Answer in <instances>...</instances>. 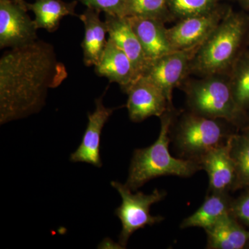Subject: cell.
<instances>
[{
	"label": "cell",
	"instance_id": "cell-21",
	"mask_svg": "<svg viewBox=\"0 0 249 249\" xmlns=\"http://www.w3.org/2000/svg\"><path fill=\"white\" fill-rule=\"evenodd\" d=\"M232 95L241 111L249 108V56L240 59L235 64L229 82Z\"/></svg>",
	"mask_w": 249,
	"mask_h": 249
},
{
	"label": "cell",
	"instance_id": "cell-5",
	"mask_svg": "<svg viewBox=\"0 0 249 249\" xmlns=\"http://www.w3.org/2000/svg\"><path fill=\"white\" fill-rule=\"evenodd\" d=\"M111 185L120 194L122 199L121 206L115 210L114 214L122 224L119 245L124 248L134 232L163 220V217L151 215L150 210L152 205L164 199L166 193L155 189L150 195L144 194L142 192L132 193V191L125 184L113 181Z\"/></svg>",
	"mask_w": 249,
	"mask_h": 249
},
{
	"label": "cell",
	"instance_id": "cell-6",
	"mask_svg": "<svg viewBox=\"0 0 249 249\" xmlns=\"http://www.w3.org/2000/svg\"><path fill=\"white\" fill-rule=\"evenodd\" d=\"M229 137L227 138L225 129L218 119L193 113L185 116L180 122L175 142L183 155L198 161L206 152L227 142Z\"/></svg>",
	"mask_w": 249,
	"mask_h": 249
},
{
	"label": "cell",
	"instance_id": "cell-13",
	"mask_svg": "<svg viewBox=\"0 0 249 249\" xmlns=\"http://www.w3.org/2000/svg\"><path fill=\"white\" fill-rule=\"evenodd\" d=\"M105 22L109 37L125 53L139 76H142L151 62L145 55L142 44L127 17L106 14Z\"/></svg>",
	"mask_w": 249,
	"mask_h": 249
},
{
	"label": "cell",
	"instance_id": "cell-25",
	"mask_svg": "<svg viewBox=\"0 0 249 249\" xmlns=\"http://www.w3.org/2000/svg\"><path fill=\"white\" fill-rule=\"evenodd\" d=\"M231 213L249 226V192L231 203Z\"/></svg>",
	"mask_w": 249,
	"mask_h": 249
},
{
	"label": "cell",
	"instance_id": "cell-19",
	"mask_svg": "<svg viewBox=\"0 0 249 249\" xmlns=\"http://www.w3.org/2000/svg\"><path fill=\"white\" fill-rule=\"evenodd\" d=\"M231 206V203L228 199L227 193L213 192L196 212L183 221L181 228L200 227L207 230L223 216L230 213Z\"/></svg>",
	"mask_w": 249,
	"mask_h": 249
},
{
	"label": "cell",
	"instance_id": "cell-23",
	"mask_svg": "<svg viewBox=\"0 0 249 249\" xmlns=\"http://www.w3.org/2000/svg\"><path fill=\"white\" fill-rule=\"evenodd\" d=\"M221 0H168L170 14L183 18L212 12L219 8Z\"/></svg>",
	"mask_w": 249,
	"mask_h": 249
},
{
	"label": "cell",
	"instance_id": "cell-14",
	"mask_svg": "<svg viewBox=\"0 0 249 249\" xmlns=\"http://www.w3.org/2000/svg\"><path fill=\"white\" fill-rule=\"evenodd\" d=\"M127 18L150 62L175 52L163 21L136 16Z\"/></svg>",
	"mask_w": 249,
	"mask_h": 249
},
{
	"label": "cell",
	"instance_id": "cell-18",
	"mask_svg": "<svg viewBox=\"0 0 249 249\" xmlns=\"http://www.w3.org/2000/svg\"><path fill=\"white\" fill-rule=\"evenodd\" d=\"M77 1L66 2L62 0H36L32 4L27 3V6L35 16L34 22L37 29L54 32L58 29L62 18L77 16Z\"/></svg>",
	"mask_w": 249,
	"mask_h": 249
},
{
	"label": "cell",
	"instance_id": "cell-9",
	"mask_svg": "<svg viewBox=\"0 0 249 249\" xmlns=\"http://www.w3.org/2000/svg\"><path fill=\"white\" fill-rule=\"evenodd\" d=\"M224 16L218 8L208 14L180 19L176 25L167 29L174 51L191 52L199 48Z\"/></svg>",
	"mask_w": 249,
	"mask_h": 249
},
{
	"label": "cell",
	"instance_id": "cell-22",
	"mask_svg": "<svg viewBox=\"0 0 249 249\" xmlns=\"http://www.w3.org/2000/svg\"><path fill=\"white\" fill-rule=\"evenodd\" d=\"M170 14L168 0H127L125 17L150 18L164 22Z\"/></svg>",
	"mask_w": 249,
	"mask_h": 249
},
{
	"label": "cell",
	"instance_id": "cell-8",
	"mask_svg": "<svg viewBox=\"0 0 249 249\" xmlns=\"http://www.w3.org/2000/svg\"><path fill=\"white\" fill-rule=\"evenodd\" d=\"M127 93L129 119L139 123L151 117H160L169 110L170 103L165 93L151 80L139 76L124 90Z\"/></svg>",
	"mask_w": 249,
	"mask_h": 249
},
{
	"label": "cell",
	"instance_id": "cell-7",
	"mask_svg": "<svg viewBox=\"0 0 249 249\" xmlns=\"http://www.w3.org/2000/svg\"><path fill=\"white\" fill-rule=\"evenodd\" d=\"M24 0H0V48H15L37 40L34 19Z\"/></svg>",
	"mask_w": 249,
	"mask_h": 249
},
{
	"label": "cell",
	"instance_id": "cell-11",
	"mask_svg": "<svg viewBox=\"0 0 249 249\" xmlns=\"http://www.w3.org/2000/svg\"><path fill=\"white\" fill-rule=\"evenodd\" d=\"M191 52H174L150 64L142 76L146 77L165 93L171 105L174 88L181 83L191 65Z\"/></svg>",
	"mask_w": 249,
	"mask_h": 249
},
{
	"label": "cell",
	"instance_id": "cell-17",
	"mask_svg": "<svg viewBox=\"0 0 249 249\" xmlns=\"http://www.w3.org/2000/svg\"><path fill=\"white\" fill-rule=\"evenodd\" d=\"M206 232L209 249H242L249 243V231L241 227L231 213Z\"/></svg>",
	"mask_w": 249,
	"mask_h": 249
},
{
	"label": "cell",
	"instance_id": "cell-4",
	"mask_svg": "<svg viewBox=\"0 0 249 249\" xmlns=\"http://www.w3.org/2000/svg\"><path fill=\"white\" fill-rule=\"evenodd\" d=\"M187 95L190 106L198 115L233 121L242 112L234 99L230 83L214 75L191 83Z\"/></svg>",
	"mask_w": 249,
	"mask_h": 249
},
{
	"label": "cell",
	"instance_id": "cell-12",
	"mask_svg": "<svg viewBox=\"0 0 249 249\" xmlns=\"http://www.w3.org/2000/svg\"><path fill=\"white\" fill-rule=\"evenodd\" d=\"M231 136L227 142L206 152L198 160L209 175L212 192L227 193L235 188L236 171L231 152Z\"/></svg>",
	"mask_w": 249,
	"mask_h": 249
},
{
	"label": "cell",
	"instance_id": "cell-20",
	"mask_svg": "<svg viewBox=\"0 0 249 249\" xmlns=\"http://www.w3.org/2000/svg\"><path fill=\"white\" fill-rule=\"evenodd\" d=\"M231 152L235 165V188L249 186V132L231 136Z\"/></svg>",
	"mask_w": 249,
	"mask_h": 249
},
{
	"label": "cell",
	"instance_id": "cell-26",
	"mask_svg": "<svg viewBox=\"0 0 249 249\" xmlns=\"http://www.w3.org/2000/svg\"><path fill=\"white\" fill-rule=\"evenodd\" d=\"M244 7L249 9V0H238Z\"/></svg>",
	"mask_w": 249,
	"mask_h": 249
},
{
	"label": "cell",
	"instance_id": "cell-3",
	"mask_svg": "<svg viewBox=\"0 0 249 249\" xmlns=\"http://www.w3.org/2000/svg\"><path fill=\"white\" fill-rule=\"evenodd\" d=\"M245 30V18L229 10L215 29L196 49L193 67L207 76L227 70L235 60Z\"/></svg>",
	"mask_w": 249,
	"mask_h": 249
},
{
	"label": "cell",
	"instance_id": "cell-16",
	"mask_svg": "<svg viewBox=\"0 0 249 249\" xmlns=\"http://www.w3.org/2000/svg\"><path fill=\"white\" fill-rule=\"evenodd\" d=\"M100 11L88 8L79 18L85 27L84 38L82 42L83 60L86 66H96L102 57L107 45L106 22L100 18Z\"/></svg>",
	"mask_w": 249,
	"mask_h": 249
},
{
	"label": "cell",
	"instance_id": "cell-10",
	"mask_svg": "<svg viewBox=\"0 0 249 249\" xmlns=\"http://www.w3.org/2000/svg\"><path fill=\"white\" fill-rule=\"evenodd\" d=\"M103 97L96 100V109L91 114H88V124L81 143L70 155V160L73 163H89L97 168L103 166L100 155L101 133L105 124L115 110L114 108L104 106Z\"/></svg>",
	"mask_w": 249,
	"mask_h": 249
},
{
	"label": "cell",
	"instance_id": "cell-1",
	"mask_svg": "<svg viewBox=\"0 0 249 249\" xmlns=\"http://www.w3.org/2000/svg\"><path fill=\"white\" fill-rule=\"evenodd\" d=\"M53 45L43 40L11 48L0 58V124L39 112L47 91L67 77Z\"/></svg>",
	"mask_w": 249,
	"mask_h": 249
},
{
	"label": "cell",
	"instance_id": "cell-2",
	"mask_svg": "<svg viewBox=\"0 0 249 249\" xmlns=\"http://www.w3.org/2000/svg\"><path fill=\"white\" fill-rule=\"evenodd\" d=\"M173 118L169 111L160 116V136L150 146L134 150L125 185L137 191L152 178L174 175L188 178L202 169L196 160L176 159L169 152V132Z\"/></svg>",
	"mask_w": 249,
	"mask_h": 249
},
{
	"label": "cell",
	"instance_id": "cell-15",
	"mask_svg": "<svg viewBox=\"0 0 249 249\" xmlns=\"http://www.w3.org/2000/svg\"><path fill=\"white\" fill-rule=\"evenodd\" d=\"M95 71L111 83H118L124 91L139 77L127 55L109 37Z\"/></svg>",
	"mask_w": 249,
	"mask_h": 249
},
{
	"label": "cell",
	"instance_id": "cell-24",
	"mask_svg": "<svg viewBox=\"0 0 249 249\" xmlns=\"http://www.w3.org/2000/svg\"><path fill=\"white\" fill-rule=\"evenodd\" d=\"M88 8L104 12L105 14L115 15L125 17L127 0H79Z\"/></svg>",
	"mask_w": 249,
	"mask_h": 249
}]
</instances>
